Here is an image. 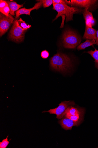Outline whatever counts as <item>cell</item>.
Returning a JSON list of instances; mask_svg holds the SVG:
<instances>
[{"instance_id":"1","label":"cell","mask_w":98,"mask_h":148,"mask_svg":"<svg viewBox=\"0 0 98 148\" xmlns=\"http://www.w3.org/2000/svg\"><path fill=\"white\" fill-rule=\"evenodd\" d=\"M50 65L53 70L62 73L67 72L72 66L71 59L65 54L59 52L51 58Z\"/></svg>"},{"instance_id":"2","label":"cell","mask_w":98,"mask_h":148,"mask_svg":"<svg viewBox=\"0 0 98 148\" xmlns=\"http://www.w3.org/2000/svg\"><path fill=\"white\" fill-rule=\"evenodd\" d=\"M53 9L58 12V14L53 21L57 19L59 17L62 16V21L60 28L63 27L65 18L66 17V22L73 20L74 15L77 12L81 11V10L77 8L68 6L66 3L53 4Z\"/></svg>"},{"instance_id":"3","label":"cell","mask_w":98,"mask_h":148,"mask_svg":"<svg viewBox=\"0 0 98 148\" xmlns=\"http://www.w3.org/2000/svg\"><path fill=\"white\" fill-rule=\"evenodd\" d=\"M62 39L64 47L69 49L75 48L81 42L80 37L74 32L69 29L64 32Z\"/></svg>"},{"instance_id":"4","label":"cell","mask_w":98,"mask_h":148,"mask_svg":"<svg viewBox=\"0 0 98 148\" xmlns=\"http://www.w3.org/2000/svg\"><path fill=\"white\" fill-rule=\"evenodd\" d=\"M26 31L21 27L19 25L18 21L16 20L14 21L10 31L9 38L16 42H20L23 41Z\"/></svg>"},{"instance_id":"5","label":"cell","mask_w":98,"mask_h":148,"mask_svg":"<svg viewBox=\"0 0 98 148\" xmlns=\"http://www.w3.org/2000/svg\"><path fill=\"white\" fill-rule=\"evenodd\" d=\"M75 103L74 101H65L62 102L59 104V106L55 109H50L48 111L44 112H49L50 114L57 115L56 118L58 119H61L65 116V112L68 108L71 106H74Z\"/></svg>"},{"instance_id":"6","label":"cell","mask_w":98,"mask_h":148,"mask_svg":"<svg viewBox=\"0 0 98 148\" xmlns=\"http://www.w3.org/2000/svg\"><path fill=\"white\" fill-rule=\"evenodd\" d=\"M15 19L9 14L7 16L2 13L0 14V35L1 36L5 34L8 30L11 24Z\"/></svg>"},{"instance_id":"7","label":"cell","mask_w":98,"mask_h":148,"mask_svg":"<svg viewBox=\"0 0 98 148\" xmlns=\"http://www.w3.org/2000/svg\"><path fill=\"white\" fill-rule=\"evenodd\" d=\"M98 1L96 0H71L65 1L66 3L72 6H76L92 10Z\"/></svg>"},{"instance_id":"8","label":"cell","mask_w":98,"mask_h":148,"mask_svg":"<svg viewBox=\"0 0 98 148\" xmlns=\"http://www.w3.org/2000/svg\"><path fill=\"white\" fill-rule=\"evenodd\" d=\"M81 122H75L73 120L65 117L59 121V124L64 129L67 130H71L72 127L75 126H78Z\"/></svg>"},{"instance_id":"9","label":"cell","mask_w":98,"mask_h":148,"mask_svg":"<svg viewBox=\"0 0 98 148\" xmlns=\"http://www.w3.org/2000/svg\"><path fill=\"white\" fill-rule=\"evenodd\" d=\"M43 3L41 1H40V2L36 3L34 6L32 8L30 9H26L25 8H21L16 12V19H18L20 18V15L23 14L30 15L31 11L34 10H37L43 6Z\"/></svg>"},{"instance_id":"10","label":"cell","mask_w":98,"mask_h":148,"mask_svg":"<svg viewBox=\"0 0 98 148\" xmlns=\"http://www.w3.org/2000/svg\"><path fill=\"white\" fill-rule=\"evenodd\" d=\"M83 15L85 21L86 26L92 28L96 23V20L93 16L92 13L88 9L85 8Z\"/></svg>"},{"instance_id":"11","label":"cell","mask_w":98,"mask_h":148,"mask_svg":"<svg viewBox=\"0 0 98 148\" xmlns=\"http://www.w3.org/2000/svg\"><path fill=\"white\" fill-rule=\"evenodd\" d=\"M96 30L95 29L86 26L85 32L83 37V39L92 40H96Z\"/></svg>"},{"instance_id":"12","label":"cell","mask_w":98,"mask_h":148,"mask_svg":"<svg viewBox=\"0 0 98 148\" xmlns=\"http://www.w3.org/2000/svg\"><path fill=\"white\" fill-rule=\"evenodd\" d=\"M84 113V110L83 109L78 108L73 106H71L68 108L65 112V116L66 115L76 116L83 114Z\"/></svg>"},{"instance_id":"13","label":"cell","mask_w":98,"mask_h":148,"mask_svg":"<svg viewBox=\"0 0 98 148\" xmlns=\"http://www.w3.org/2000/svg\"><path fill=\"white\" fill-rule=\"evenodd\" d=\"M10 8V15L15 16V12L17 11L19 9L23 7V4L19 5L16 2L6 1Z\"/></svg>"},{"instance_id":"14","label":"cell","mask_w":98,"mask_h":148,"mask_svg":"<svg viewBox=\"0 0 98 148\" xmlns=\"http://www.w3.org/2000/svg\"><path fill=\"white\" fill-rule=\"evenodd\" d=\"M95 44H96L95 40H87L85 42L82 43L79 45L77 48V49L78 51L84 49L87 47Z\"/></svg>"},{"instance_id":"15","label":"cell","mask_w":98,"mask_h":148,"mask_svg":"<svg viewBox=\"0 0 98 148\" xmlns=\"http://www.w3.org/2000/svg\"><path fill=\"white\" fill-rule=\"evenodd\" d=\"M95 60V66L98 69V50L95 48V50H91L87 52Z\"/></svg>"},{"instance_id":"16","label":"cell","mask_w":98,"mask_h":148,"mask_svg":"<svg viewBox=\"0 0 98 148\" xmlns=\"http://www.w3.org/2000/svg\"><path fill=\"white\" fill-rule=\"evenodd\" d=\"M1 13L3 14L8 16L9 13H10V10L8 5H7L3 9H0Z\"/></svg>"},{"instance_id":"17","label":"cell","mask_w":98,"mask_h":148,"mask_svg":"<svg viewBox=\"0 0 98 148\" xmlns=\"http://www.w3.org/2000/svg\"><path fill=\"white\" fill-rule=\"evenodd\" d=\"M18 23L20 26L23 29L26 30L28 28V25L24 21L22 18H20L18 21Z\"/></svg>"},{"instance_id":"18","label":"cell","mask_w":98,"mask_h":148,"mask_svg":"<svg viewBox=\"0 0 98 148\" xmlns=\"http://www.w3.org/2000/svg\"><path fill=\"white\" fill-rule=\"evenodd\" d=\"M7 136V138L4 139L2 142H0V148H6L9 144V141H8Z\"/></svg>"},{"instance_id":"19","label":"cell","mask_w":98,"mask_h":148,"mask_svg":"<svg viewBox=\"0 0 98 148\" xmlns=\"http://www.w3.org/2000/svg\"><path fill=\"white\" fill-rule=\"evenodd\" d=\"M41 1L43 3V6L45 8L48 7L53 4L52 0H42Z\"/></svg>"},{"instance_id":"20","label":"cell","mask_w":98,"mask_h":148,"mask_svg":"<svg viewBox=\"0 0 98 148\" xmlns=\"http://www.w3.org/2000/svg\"><path fill=\"white\" fill-rule=\"evenodd\" d=\"M41 56L43 59H47L49 56V52L46 50L42 51L41 53Z\"/></svg>"},{"instance_id":"21","label":"cell","mask_w":98,"mask_h":148,"mask_svg":"<svg viewBox=\"0 0 98 148\" xmlns=\"http://www.w3.org/2000/svg\"><path fill=\"white\" fill-rule=\"evenodd\" d=\"M0 9H2L8 5L6 1L1 0L0 1Z\"/></svg>"},{"instance_id":"22","label":"cell","mask_w":98,"mask_h":148,"mask_svg":"<svg viewBox=\"0 0 98 148\" xmlns=\"http://www.w3.org/2000/svg\"><path fill=\"white\" fill-rule=\"evenodd\" d=\"M53 4H62L66 3L65 1L63 0H53Z\"/></svg>"},{"instance_id":"23","label":"cell","mask_w":98,"mask_h":148,"mask_svg":"<svg viewBox=\"0 0 98 148\" xmlns=\"http://www.w3.org/2000/svg\"><path fill=\"white\" fill-rule=\"evenodd\" d=\"M96 45L98 46V30L96 32Z\"/></svg>"}]
</instances>
